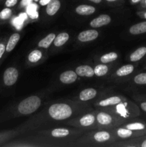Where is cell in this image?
<instances>
[{
  "mask_svg": "<svg viewBox=\"0 0 146 147\" xmlns=\"http://www.w3.org/2000/svg\"><path fill=\"white\" fill-rule=\"evenodd\" d=\"M89 1H92V2L95 3V4H99V3L101 2L102 0H89Z\"/></svg>",
  "mask_w": 146,
  "mask_h": 147,
  "instance_id": "33",
  "label": "cell"
},
{
  "mask_svg": "<svg viewBox=\"0 0 146 147\" xmlns=\"http://www.w3.org/2000/svg\"><path fill=\"white\" fill-rule=\"evenodd\" d=\"M75 72L77 76H80V77L90 78L92 77L94 75V69L90 66L87 65L78 66L76 68Z\"/></svg>",
  "mask_w": 146,
  "mask_h": 147,
  "instance_id": "7",
  "label": "cell"
},
{
  "mask_svg": "<svg viewBox=\"0 0 146 147\" xmlns=\"http://www.w3.org/2000/svg\"><path fill=\"white\" fill-rule=\"evenodd\" d=\"M117 133L119 137L123 138V139L130 137L132 136V134H133L132 130H130L128 129H119L117 130Z\"/></svg>",
  "mask_w": 146,
  "mask_h": 147,
  "instance_id": "26",
  "label": "cell"
},
{
  "mask_svg": "<svg viewBox=\"0 0 146 147\" xmlns=\"http://www.w3.org/2000/svg\"><path fill=\"white\" fill-rule=\"evenodd\" d=\"M17 2H18V0H6L4 2V5L6 7L11 8V7H14L17 4Z\"/></svg>",
  "mask_w": 146,
  "mask_h": 147,
  "instance_id": "30",
  "label": "cell"
},
{
  "mask_svg": "<svg viewBox=\"0 0 146 147\" xmlns=\"http://www.w3.org/2000/svg\"><path fill=\"white\" fill-rule=\"evenodd\" d=\"M41 105V99L37 96H31L21 100L17 110L21 115H28L35 112Z\"/></svg>",
  "mask_w": 146,
  "mask_h": 147,
  "instance_id": "1",
  "label": "cell"
},
{
  "mask_svg": "<svg viewBox=\"0 0 146 147\" xmlns=\"http://www.w3.org/2000/svg\"><path fill=\"white\" fill-rule=\"evenodd\" d=\"M134 81L136 84L146 85V73H140L136 76L134 78Z\"/></svg>",
  "mask_w": 146,
  "mask_h": 147,
  "instance_id": "27",
  "label": "cell"
},
{
  "mask_svg": "<svg viewBox=\"0 0 146 147\" xmlns=\"http://www.w3.org/2000/svg\"><path fill=\"white\" fill-rule=\"evenodd\" d=\"M20 40V34L15 32L11 34L6 43V53H10L14 49L15 46Z\"/></svg>",
  "mask_w": 146,
  "mask_h": 147,
  "instance_id": "8",
  "label": "cell"
},
{
  "mask_svg": "<svg viewBox=\"0 0 146 147\" xmlns=\"http://www.w3.org/2000/svg\"><path fill=\"white\" fill-rule=\"evenodd\" d=\"M55 37L56 35L54 33H50V34H47L44 38L39 42L38 46L40 47H42V48H48L52 44Z\"/></svg>",
  "mask_w": 146,
  "mask_h": 147,
  "instance_id": "13",
  "label": "cell"
},
{
  "mask_svg": "<svg viewBox=\"0 0 146 147\" xmlns=\"http://www.w3.org/2000/svg\"><path fill=\"white\" fill-rule=\"evenodd\" d=\"M61 7V2L60 0H51L47 5L46 12L48 15L53 16L59 11Z\"/></svg>",
  "mask_w": 146,
  "mask_h": 147,
  "instance_id": "9",
  "label": "cell"
},
{
  "mask_svg": "<svg viewBox=\"0 0 146 147\" xmlns=\"http://www.w3.org/2000/svg\"><path fill=\"white\" fill-rule=\"evenodd\" d=\"M111 22V17L107 14H101L99 17L90 22V24L93 28H99L104 25L110 24Z\"/></svg>",
  "mask_w": 146,
  "mask_h": 147,
  "instance_id": "5",
  "label": "cell"
},
{
  "mask_svg": "<svg viewBox=\"0 0 146 147\" xmlns=\"http://www.w3.org/2000/svg\"><path fill=\"white\" fill-rule=\"evenodd\" d=\"M42 57V52L39 50H34L29 53L28 56V60L31 63H36V62L40 61Z\"/></svg>",
  "mask_w": 146,
  "mask_h": 147,
  "instance_id": "21",
  "label": "cell"
},
{
  "mask_svg": "<svg viewBox=\"0 0 146 147\" xmlns=\"http://www.w3.org/2000/svg\"><path fill=\"white\" fill-rule=\"evenodd\" d=\"M117 57H118V55H117V53L112 52V53L104 54V55L102 56L101 58H100V61L102 63H109L117 60Z\"/></svg>",
  "mask_w": 146,
  "mask_h": 147,
  "instance_id": "20",
  "label": "cell"
},
{
  "mask_svg": "<svg viewBox=\"0 0 146 147\" xmlns=\"http://www.w3.org/2000/svg\"><path fill=\"white\" fill-rule=\"evenodd\" d=\"M49 114L54 120H64L72 116V109L65 103H55L49 108Z\"/></svg>",
  "mask_w": 146,
  "mask_h": 147,
  "instance_id": "2",
  "label": "cell"
},
{
  "mask_svg": "<svg viewBox=\"0 0 146 147\" xmlns=\"http://www.w3.org/2000/svg\"><path fill=\"white\" fill-rule=\"evenodd\" d=\"M34 1H40V0H34Z\"/></svg>",
  "mask_w": 146,
  "mask_h": 147,
  "instance_id": "37",
  "label": "cell"
},
{
  "mask_svg": "<svg viewBox=\"0 0 146 147\" xmlns=\"http://www.w3.org/2000/svg\"><path fill=\"white\" fill-rule=\"evenodd\" d=\"M145 17H146V14H145Z\"/></svg>",
  "mask_w": 146,
  "mask_h": 147,
  "instance_id": "38",
  "label": "cell"
},
{
  "mask_svg": "<svg viewBox=\"0 0 146 147\" xmlns=\"http://www.w3.org/2000/svg\"><path fill=\"white\" fill-rule=\"evenodd\" d=\"M19 78V71L16 67H9L3 74V83L6 86H11L16 83Z\"/></svg>",
  "mask_w": 146,
  "mask_h": 147,
  "instance_id": "3",
  "label": "cell"
},
{
  "mask_svg": "<svg viewBox=\"0 0 146 147\" xmlns=\"http://www.w3.org/2000/svg\"><path fill=\"white\" fill-rule=\"evenodd\" d=\"M69 134H70L69 130L66 129H55L52 131L51 132L52 136L56 138L65 137V136H68Z\"/></svg>",
  "mask_w": 146,
  "mask_h": 147,
  "instance_id": "24",
  "label": "cell"
},
{
  "mask_svg": "<svg viewBox=\"0 0 146 147\" xmlns=\"http://www.w3.org/2000/svg\"><path fill=\"white\" fill-rule=\"evenodd\" d=\"M133 70H134V66L133 65H123L120 67L116 72V74L117 76L123 77V76H126L127 75L131 74Z\"/></svg>",
  "mask_w": 146,
  "mask_h": 147,
  "instance_id": "18",
  "label": "cell"
},
{
  "mask_svg": "<svg viewBox=\"0 0 146 147\" xmlns=\"http://www.w3.org/2000/svg\"><path fill=\"white\" fill-rule=\"evenodd\" d=\"M12 15V10L11 8L5 7L0 11V21L5 22L10 19V17Z\"/></svg>",
  "mask_w": 146,
  "mask_h": 147,
  "instance_id": "25",
  "label": "cell"
},
{
  "mask_svg": "<svg viewBox=\"0 0 146 147\" xmlns=\"http://www.w3.org/2000/svg\"><path fill=\"white\" fill-rule=\"evenodd\" d=\"M77 79V73L73 70H67V71L63 72L60 76V81L64 84H71L75 82Z\"/></svg>",
  "mask_w": 146,
  "mask_h": 147,
  "instance_id": "6",
  "label": "cell"
},
{
  "mask_svg": "<svg viewBox=\"0 0 146 147\" xmlns=\"http://www.w3.org/2000/svg\"><path fill=\"white\" fill-rule=\"evenodd\" d=\"M126 128L132 131L143 130V129H145V126L141 123H133L127 124L126 126Z\"/></svg>",
  "mask_w": 146,
  "mask_h": 147,
  "instance_id": "28",
  "label": "cell"
},
{
  "mask_svg": "<svg viewBox=\"0 0 146 147\" xmlns=\"http://www.w3.org/2000/svg\"><path fill=\"white\" fill-rule=\"evenodd\" d=\"M130 34H140L146 32V21L137 23L130 27Z\"/></svg>",
  "mask_w": 146,
  "mask_h": 147,
  "instance_id": "12",
  "label": "cell"
},
{
  "mask_svg": "<svg viewBox=\"0 0 146 147\" xmlns=\"http://www.w3.org/2000/svg\"><path fill=\"white\" fill-rule=\"evenodd\" d=\"M6 52V43L4 40H0V62Z\"/></svg>",
  "mask_w": 146,
  "mask_h": 147,
  "instance_id": "29",
  "label": "cell"
},
{
  "mask_svg": "<svg viewBox=\"0 0 146 147\" xmlns=\"http://www.w3.org/2000/svg\"><path fill=\"white\" fill-rule=\"evenodd\" d=\"M142 147H146V140H145L144 142H143V144H141Z\"/></svg>",
  "mask_w": 146,
  "mask_h": 147,
  "instance_id": "35",
  "label": "cell"
},
{
  "mask_svg": "<svg viewBox=\"0 0 146 147\" xmlns=\"http://www.w3.org/2000/svg\"><path fill=\"white\" fill-rule=\"evenodd\" d=\"M106 1H110V2H113V1H117V0H106Z\"/></svg>",
  "mask_w": 146,
  "mask_h": 147,
  "instance_id": "36",
  "label": "cell"
},
{
  "mask_svg": "<svg viewBox=\"0 0 146 147\" xmlns=\"http://www.w3.org/2000/svg\"><path fill=\"white\" fill-rule=\"evenodd\" d=\"M140 106H141V109H143L144 111L146 112V102H144V103H142L141 105H140Z\"/></svg>",
  "mask_w": 146,
  "mask_h": 147,
  "instance_id": "32",
  "label": "cell"
},
{
  "mask_svg": "<svg viewBox=\"0 0 146 147\" xmlns=\"http://www.w3.org/2000/svg\"><path fill=\"white\" fill-rule=\"evenodd\" d=\"M121 102V99L118 96H113V97H110L107 99L101 100L99 103V105L102 107H105V106H114V105H117Z\"/></svg>",
  "mask_w": 146,
  "mask_h": 147,
  "instance_id": "16",
  "label": "cell"
},
{
  "mask_svg": "<svg viewBox=\"0 0 146 147\" xmlns=\"http://www.w3.org/2000/svg\"><path fill=\"white\" fill-rule=\"evenodd\" d=\"M97 96V90L94 88H86L80 93V99L82 101L91 100Z\"/></svg>",
  "mask_w": 146,
  "mask_h": 147,
  "instance_id": "11",
  "label": "cell"
},
{
  "mask_svg": "<svg viewBox=\"0 0 146 147\" xmlns=\"http://www.w3.org/2000/svg\"><path fill=\"white\" fill-rule=\"evenodd\" d=\"M50 1L51 0H40L39 3L41 6H47L50 2Z\"/></svg>",
  "mask_w": 146,
  "mask_h": 147,
  "instance_id": "31",
  "label": "cell"
},
{
  "mask_svg": "<svg viewBox=\"0 0 146 147\" xmlns=\"http://www.w3.org/2000/svg\"><path fill=\"white\" fill-rule=\"evenodd\" d=\"M95 121V118L92 114H87L80 119V123L82 126H90Z\"/></svg>",
  "mask_w": 146,
  "mask_h": 147,
  "instance_id": "19",
  "label": "cell"
},
{
  "mask_svg": "<svg viewBox=\"0 0 146 147\" xmlns=\"http://www.w3.org/2000/svg\"><path fill=\"white\" fill-rule=\"evenodd\" d=\"M75 11L80 15H90L95 12L96 9L91 5L81 4L77 7Z\"/></svg>",
  "mask_w": 146,
  "mask_h": 147,
  "instance_id": "10",
  "label": "cell"
},
{
  "mask_svg": "<svg viewBox=\"0 0 146 147\" xmlns=\"http://www.w3.org/2000/svg\"><path fill=\"white\" fill-rule=\"evenodd\" d=\"M141 0H131L132 3H133V4H136V3L139 2V1H140Z\"/></svg>",
  "mask_w": 146,
  "mask_h": 147,
  "instance_id": "34",
  "label": "cell"
},
{
  "mask_svg": "<svg viewBox=\"0 0 146 147\" xmlns=\"http://www.w3.org/2000/svg\"><path fill=\"white\" fill-rule=\"evenodd\" d=\"M97 120L100 124L107 126L113 122V118L108 113H104V112H100L97 114Z\"/></svg>",
  "mask_w": 146,
  "mask_h": 147,
  "instance_id": "14",
  "label": "cell"
},
{
  "mask_svg": "<svg viewBox=\"0 0 146 147\" xmlns=\"http://www.w3.org/2000/svg\"><path fill=\"white\" fill-rule=\"evenodd\" d=\"M99 35V33L95 30H87L81 32L78 34V40L82 42H87L92 41L96 40Z\"/></svg>",
  "mask_w": 146,
  "mask_h": 147,
  "instance_id": "4",
  "label": "cell"
},
{
  "mask_svg": "<svg viewBox=\"0 0 146 147\" xmlns=\"http://www.w3.org/2000/svg\"><path fill=\"white\" fill-rule=\"evenodd\" d=\"M146 54V47H142L140 48L137 49L135 51L133 52L130 55V61L136 62L140 60L142 57H144L145 55Z\"/></svg>",
  "mask_w": 146,
  "mask_h": 147,
  "instance_id": "15",
  "label": "cell"
},
{
  "mask_svg": "<svg viewBox=\"0 0 146 147\" xmlns=\"http://www.w3.org/2000/svg\"><path fill=\"white\" fill-rule=\"evenodd\" d=\"M110 135L107 131H99L94 134V139L98 142H104L109 140Z\"/></svg>",
  "mask_w": 146,
  "mask_h": 147,
  "instance_id": "23",
  "label": "cell"
},
{
  "mask_svg": "<svg viewBox=\"0 0 146 147\" xmlns=\"http://www.w3.org/2000/svg\"><path fill=\"white\" fill-rule=\"evenodd\" d=\"M108 67L106 65H98L94 69V75H96L97 76H99V77L104 76L108 73Z\"/></svg>",
  "mask_w": 146,
  "mask_h": 147,
  "instance_id": "22",
  "label": "cell"
},
{
  "mask_svg": "<svg viewBox=\"0 0 146 147\" xmlns=\"http://www.w3.org/2000/svg\"><path fill=\"white\" fill-rule=\"evenodd\" d=\"M69 34L67 32H62L60 33L57 36H56L54 38V43L56 47H61L63 45L65 44L66 42L69 40Z\"/></svg>",
  "mask_w": 146,
  "mask_h": 147,
  "instance_id": "17",
  "label": "cell"
}]
</instances>
